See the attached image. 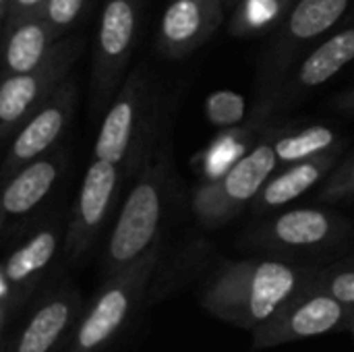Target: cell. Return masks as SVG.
<instances>
[{
	"instance_id": "obj_1",
	"label": "cell",
	"mask_w": 354,
	"mask_h": 352,
	"mask_svg": "<svg viewBox=\"0 0 354 352\" xmlns=\"http://www.w3.org/2000/svg\"><path fill=\"white\" fill-rule=\"evenodd\" d=\"M299 272L282 261L245 259L228 263L207 286L203 307L218 319L255 332L299 290Z\"/></svg>"
},
{
	"instance_id": "obj_2",
	"label": "cell",
	"mask_w": 354,
	"mask_h": 352,
	"mask_svg": "<svg viewBox=\"0 0 354 352\" xmlns=\"http://www.w3.org/2000/svg\"><path fill=\"white\" fill-rule=\"evenodd\" d=\"M168 185V160L160 151L141 170L135 187L124 199L112 234L106 247L104 276L110 278L116 272L133 266L160 245V224L164 216Z\"/></svg>"
},
{
	"instance_id": "obj_3",
	"label": "cell",
	"mask_w": 354,
	"mask_h": 352,
	"mask_svg": "<svg viewBox=\"0 0 354 352\" xmlns=\"http://www.w3.org/2000/svg\"><path fill=\"white\" fill-rule=\"evenodd\" d=\"M160 245L133 266L104 278L91 305L81 313L66 352H102L133 319V313L156 272Z\"/></svg>"
},
{
	"instance_id": "obj_4",
	"label": "cell",
	"mask_w": 354,
	"mask_h": 352,
	"mask_svg": "<svg viewBox=\"0 0 354 352\" xmlns=\"http://www.w3.org/2000/svg\"><path fill=\"white\" fill-rule=\"evenodd\" d=\"M278 166L274 141H261L236 158L226 170L199 185L193 195L197 220L209 228L230 222L243 207L253 203Z\"/></svg>"
},
{
	"instance_id": "obj_5",
	"label": "cell",
	"mask_w": 354,
	"mask_h": 352,
	"mask_svg": "<svg viewBox=\"0 0 354 352\" xmlns=\"http://www.w3.org/2000/svg\"><path fill=\"white\" fill-rule=\"evenodd\" d=\"M141 19V0H104L91 58V108L104 110L118 93Z\"/></svg>"
},
{
	"instance_id": "obj_6",
	"label": "cell",
	"mask_w": 354,
	"mask_h": 352,
	"mask_svg": "<svg viewBox=\"0 0 354 352\" xmlns=\"http://www.w3.org/2000/svg\"><path fill=\"white\" fill-rule=\"evenodd\" d=\"M85 46L83 37H60L41 64L6 75L0 85V139L6 141L66 81Z\"/></svg>"
},
{
	"instance_id": "obj_7",
	"label": "cell",
	"mask_w": 354,
	"mask_h": 352,
	"mask_svg": "<svg viewBox=\"0 0 354 352\" xmlns=\"http://www.w3.org/2000/svg\"><path fill=\"white\" fill-rule=\"evenodd\" d=\"M149 102L151 93L147 75L141 68L129 73L112 104L108 106V112L100 127L93 147L95 158L133 170L131 166L137 162L143 143V133L147 131Z\"/></svg>"
},
{
	"instance_id": "obj_8",
	"label": "cell",
	"mask_w": 354,
	"mask_h": 352,
	"mask_svg": "<svg viewBox=\"0 0 354 352\" xmlns=\"http://www.w3.org/2000/svg\"><path fill=\"white\" fill-rule=\"evenodd\" d=\"M353 2L354 0H299L280 23L268 50V58L263 62V91L286 75L303 48L317 41L332 27H336Z\"/></svg>"
},
{
	"instance_id": "obj_9",
	"label": "cell",
	"mask_w": 354,
	"mask_h": 352,
	"mask_svg": "<svg viewBox=\"0 0 354 352\" xmlns=\"http://www.w3.org/2000/svg\"><path fill=\"white\" fill-rule=\"evenodd\" d=\"M120 168L102 158H93L89 164L64 234V253L71 261L81 259L104 228L118 195Z\"/></svg>"
},
{
	"instance_id": "obj_10",
	"label": "cell",
	"mask_w": 354,
	"mask_h": 352,
	"mask_svg": "<svg viewBox=\"0 0 354 352\" xmlns=\"http://www.w3.org/2000/svg\"><path fill=\"white\" fill-rule=\"evenodd\" d=\"M346 319V305L330 293H297L276 315L253 332L257 349L286 344L301 338H313L338 330Z\"/></svg>"
},
{
	"instance_id": "obj_11",
	"label": "cell",
	"mask_w": 354,
	"mask_h": 352,
	"mask_svg": "<svg viewBox=\"0 0 354 352\" xmlns=\"http://www.w3.org/2000/svg\"><path fill=\"white\" fill-rule=\"evenodd\" d=\"M81 313V297L75 288L52 290L15 330L12 338H4L2 352H66Z\"/></svg>"
},
{
	"instance_id": "obj_12",
	"label": "cell",
	"mask_w": 354,
	"mask_h": 352,
	"mask_svg": "<svg viewBox=\"0 0 354 352\" xmlns=\"http://www.w3.org/2000/svg\"><path fill=\"white\" fill-rule=\"evenodd\" d=\"M77 104V87L64 81L17 131L2 164V180L12 178L29 162L56 149L58 139L66 131Z\"/></svg>"
},
{
	"instance_id": "obj_13",
	"label": "cell",
	"mask_w": 354,
	"mask_h": 352,
	"mask_svg": "<svg viewBox=\"0 0 354 352\" xmlns=\"http://www.w3.org/2000/svg\"><path fill=\"white\" fill-rule=\"evenodd\" d=\"M58 228L46 226L19 245L0 270V328L6 334L10 317L27 303L58 251Z\"/></svg>"
},
{
	"instance_id": "obj_14",
	"label": "cell",
	"mask_w": 354,
	"mask_h": 352,
	"mask_svg": "<svg viewBox=\"0 0 354 352\" xmlns=\"http://www.w3.org/2000/svg\"><path fill=\"white\" fill-rule=\"evenodd\" d=\"M224 0H172L158 29V52L180 60L201 48L226 19Z\"/></svg>"
},
{
	"instance_id": "obj_15",
	"label": "cell",
	"mask_w": 354,
	"mask_h": 352,
	"mask_svg": "<svg viewBox=\"0 0 354 352\" xmlns=\"http://www.w3.org/2000/svg\"><path fill=\"white\" fill-rule=\"evenodd\" d=\"M64 166L66 154L62 147H56L50 154L29 162L12 178H8L0 199L2 228H8L10 222H19L39 207L56 187Z\"/></svg>"
},
{
	"instance_id": "obj_16",
	"label": "cell",
	"mask_w": 354,
	"mask_h": 352,
	"mask_svg": "<svg viewBox=\"0 0 354 352\" xmlns=\"http://www.w3.org/2000/svg\"><path fill=\"white\" fill-rule=\"evenodd\" d=\"M338 156H340V145L326 154H319L315 158L286 166L280 174L272 176L266 183V187L253 201L255 210L268 212V210H276V207H282V205L299 199L311 187H315L328 172H332Z\"/></svg>"
},
{
	"instance_id": "obj_17",
	"label": "cell",
	"mask_w": 354,
	"mask_h": 352,
	"mask_svg": "<svg viewBox=\"0 0 354 352\" xmlns=\"http://www.w3.org/2000/svg\"><path fill=\"white\" fill-rule=\"evenodd\" d=\"M354 60V21L344 25L340 31L315 46L299 64L292 81L288 83V93L297 95L307 89L319 87L336 77L344 66Z\"/></svg>"
},
{
	"instance_id": "obj_18",
	"label": "cell",
	"mask_w": 354,
	"mask_h": 352,
	"mask_svg": "<svg viewBox=\"0 0 354 352\" xmlns=\"http://www.w3.org/2000/svg\"><path fill=\"white\" fill-rule=\"evenodd\" d=\"M4 77L35 68L60 39L44 12L4 29Z\"/></svg>"
},
{
	"instance_id": "obj_19",
	"label": "cell",
	"mask_w": 354,
	"mask_h": 352,
	"mask_svg": "<svg viewBox=\"0 0 354 352\" xmlns=\"http://www.w3.org/2000/svg\"><path fill=\"white\" fill-rule=\"evenodd\" d=\"M334 234H336L334 216H330L322 210H311V207L290 210V212L278 216L268 226L270 241H274L276 245L295 247V249L317 247V245L330 241Z\"/></svg>"
},
{
	"instance_id": "obj_20",
	"label": "cell",
	"mask_w": 354,
	"mask_h": 352,
	"mask_svg": "<svg viewBox=\"0 0 354 352\" xmlns=\"http://www.w3.org/2000/svg\"><path fill=\"white\" fill-rule=\"evenodd\" d=\"M274 147H276L278 162H282L284 166H290V164L315 158L319 154H326L338 147V137L334 129L317 124V127H309V129L274 139Z\"/></svg>"
},
{
	"instance_id": "obj_21",
	"label": "cell",
	"mask_w": 354,
	"mask_h": 352,
	"mask_svg": "<svg viewBox=\"0 0 354 352\" xmlns=\"http://www.w3.org/2000/svg\"><path fill=\"white\" fill-rule=\"evenodd\" d=\"M205 116L218 129H236L247 120V98L239 91L218 89L205 100Z\"/></svg>"
},
{
	"instance_id": "obj_22",
	"label": "cell",
	"mask_w": 354,
	"mask_h": 352,
	"mask_svg": "<svg viewBox=\"0 0 354 352\" xmlns=\"http://www.w3.org/2000/svg\"><path fill=\"white\" fill-rule=\"evenodd\" d=\"M89 2L91 0H50L44 10V17L48 19L56 35L62 37L79 21Z\"/></svg>"
},
{
	"instance_id": "obj_23",
	"label": "cell",
	"mask_w": 354,
	"mask_h": 352,
	"mask_svg": "<svg viewBox=\"0 0 354 352\" xmlns=\"http://www.w3.org/2000/svg\"><path fill=\"white\" fill-rule=\"evenodd\" d=\"M354 197V160L338 168L324 185L319 199L324 201H346Z\"/></svg>"
},
{
	"instance_id": "obj_24",
	"label": "cell",
	"mask_w": 354,
	"mask_h": 352,
	"mask_svg": "<svg viewBox=\"0 0 354 352\" xmlns=\"http://www.w3.org/2000/svg\"><path fill=\"white\" fill-rule=\"evenodd\" d=\"M319 288L330 293L332 297H336L346 307H354V270L338 272V274L326 278L319 284Z\"/></svg>"
},
{
	"instance_id": "obj_25",
	"label": "cell",
	"mask_w": 354,
	"mask_h": 352,
	"mask_svg": "<svg viewBox=\"0 0 354 352\" xmlns=\"http://www.w3.org/2000/svg\"><path fill=\"white\" fill-rule=\"evenodd\" d=\"M50 0H10V6L6 10V17L2 19L4 21V29L37 15V12H44L46 6H48Z\"/></svg>"
},
{
	"instance_id": "obj_26",
	"label": "cell",
	"mask_w": 354,
	"mask_h": 352,
	"mask_svg": "<svg viewBox=\"0 0 354 352\" xmlns=\"http://www.w3.org/2000/svg\"><path fill=\"white\" fill-rule=\"evenodd\" d=\"M334 108L342 110V112H351L354 114V89H348V91H342L340 95L334 98Z\"/></svg>"
},
{
	"instance_id": "obj_27",
	"label": "cell",
	"mask_w": 354,
	"mask_h": 352,
	"mask_svg": "<svg viewBox=\"0 0 354 352\" xmlns=\"http://www.w3.org/2000/svg\"><path fill=\"white\" fill-rule=\"evenodd\" d=\"M241 2L243 0H224V4H226V10L230 12V10H236L239 6H241Z\"/></svg>"
},
{
	"instance_id": "obj_28",
	"label": "cell",
	"mask_w": 354,
	"mask_h": 352,
	"mask_svg": "<svg viewBox=\"0 0 354 352\" xmlns=\"http://www.w3.org/2000/svg\"><path fill=\"white\" fill-rule=\"evenodd\" d=\"M8 6H10V0H0V19H4V17H6Z\"/></svg>"
}]
</instances>
